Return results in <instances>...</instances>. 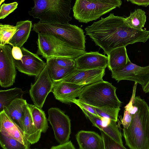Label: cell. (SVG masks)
Masks as SVG:
<instances>
[{
    "label": "cell",
    "mask_w": 149,
    "mask_h": 149,
    "mask_svg": "<svg viewBox=\"0 0 149 149\" xmlns=\"http://www.w3.org/2000/svg\"><path fill=\"white\" fill-rule=\"evenodd\" d=\"M125 18L110 13L86 27V34L107 55L113 49L137 42H146L149 31L138 30L126 24Z\"/></svg>",
    "instance_id": "6da1fadb"
},
{
    "label": "cell",
    "mask_w": 149,
    "mask_h": 149,
    "mask_svg": "<svg viewBox=\"0 0 149 149\" xmlns=\"http://www.w3.org/2000/svg\"><path fill=\"white\" fill-rule=\"evenodd\" d=\"M134 104L138 110L128 128L123 129L125 145L131 149H149V106L139 96L135 97Z\"/></svg>",
    "instance_id": "7a4b0ae2"
},
{
    "label": "cell",
    "mask_w": 149,
    "mask_h": 149,
    "mask_svg": "<svg viewBox=\"0 0 149 149\" xmlns=\"http://www.w3.org/2000/svg\"><path fill=\"white\" fill-rule=\"evenodd\" d=\"M34 6L28 13L40 23L69 24L72 0H33Z\"/></svg>",
    "instance_id": "3957f363"
},
{
    "label": "cell",
    "mask_w": 149,
    "mask_h": 149,
    "mask_svg": "<svg viewBox=\"0 0 149 149\" xmlns=\"http://www.w3.org/2000/svg\"><path fill=\"white\" fill-rule=\"evenodd\" d=\"M116 89L111 83L102 80L84 86L78 98L95 107L120 108L122 102L116 94Z\"/></svg>",
    "instance_id": "277c9868"
},
{
    "label": "cell",
    "mask_w": 149,
    "mask_h": 149,
    "mask_svg": "<svg viewBox=\"0 0 149 149\" xmlns=\"http://www.w3.org/2000/svg\"><path fill=\"white\" fill-rule=\"evenodd\" d=\"M32 27V30L38 34H52L73 48L85 50L84 32L81 28L77 26L69 23L38 22L34 24Z\"/></svg>",
    "instance_id": "5b68a950"
},
{
    "label": "cell",
    "mask_w": 149,
    "mask_h": 149,
    "mask_svg": "<svg viewBox=\"0 0 149 149\" xmlns=\"http://www.w3.org/2000/svg\"><path fill=\"white\" fill-rule=\"evenodd\" d=\"M37 54L47 59L64 57L75 59L86 52L73 48L54 36L48 33H38Z\"/></svg>",
    "instance_id": "8992f818"
},
{
    "label": "cell",
    "mask_w": 149,
    "mask_h": 149,
    "mask_svg": "<svg viewBox=\"0 0 149 149\" xmlns=\"http://www.w3.org/2000/svg\"><path fill=\"white\" fill-rule=\"evenodd\" d=\"M116 7L114 5L95 0H76L72 11L75 19L86 23L100 18Z\"/></svg>",
    "instance_id": "52a82bcc"
},
{
    "label": "cell",
    "mask_w": 149,
    "mask_h": 149,
    "mask_svg": "<svg viewBox=\"0 0 149 149\" xmlns=\"http://www.w3.org/2000/svg\"><path fill=\"white\" fill-rule=\"evenodd\" d=\"M48 120L53 129L55 138L60 144L69 141L71 132V120L64 111L52 107L48 111Z\"/></svg>",
    "instance_id": "ba28073f"
},
{
    "label": "cell",
    "mask_w": 149,
    "mask_h": 149,
    "mask_svg": "<svg viewBox=\"0 0 149 149\" xmlns=\"http://www.w3.org/2000/svg\"><path fill=\"white\" fill-rule=\"evenodd\" d=\"M12 50L9 45H0V85L3 88L12 86L17 75Z\"/></svg>",
    "instance_id": "9c48e42d"
},
{
    "label": "cell",
    "mask_w": 149,
    "mask_h": 149,
    "mask_svg": "<svg viewBox=\"0 0 149 149\" xmlns=\"http://www.w3.org/2000/svg\"><path fill=\"white\" fill-rule=\"evenodd\" d=\"M111 77L118 82L122 80L134 81L144 86L149 80V65L141 67L130 60L124 67L111 71Z\"/></svg>",
    "instance_id": "30bf717a"
},
{
    "label": "cell",
    "mask_w": 149,
    "mask_h": 149,
    "mask_svg": "<svg viewBox=\"0 0 149 149\" xmlns=\"http://www.w3.org/2000/svg\"><path fill=\"white\" fill-rule=\"evenodd\" d=\"M53 83V81L49 76L46 65L36 78L35 82L31 84L29 93L34 105L42 109L47 96L51 91Z\"/></svg>",
    "instance_id": "8fae6325"
},
{
    "label": "cell",
    "mask_w": 149,
    "mask_h": 149,
    "mask_svg": "<svg viewBox=\"0 0 149 149\" xmlns=\"http://www.w3.org/2000/svg\"><path fill=\"white\" fill-rule=\"evenodd\" d=\"M23 56L21 60L15 59L17 69L20 72L36 78L44 69L46 62L37 54L33 53L24 47L21 48Z\"/></svg>",
    "instance_id": "7c38bea8"
},
{
    "label": "cell",
    "mask_w": 149,
    "mask_h": 149,
    "mask_svg": "<svg viewBox=\"0 0 149 149\" xmlns=\"http://www.w3.org/2000/svg\"><path fill=\"white\" fill-rule=\"evenodd\" d=\"M104 68L81 70L75 68L61 81L70 82L84 86L103 80Z\"/></svg>",
    "instance_id": "4fadbf2b"
},
{
    "label": "cell",
    "mask_w": 149,
    "mask_h": 149,
    "mask_svg": "<svg viewBox=\"0 0 149 149\" xmlns=\"http://www.w3.org/2000/svg\"><path fill=\"white\" fill-rule=\"evenodd\" d=\"M83 86L61 80L53 81L51 92L57 100L65 104L72 101L79 96Z\"/></svg>",
    "instance_id": "5bb4252c"
},
{
    "label": "cell",
    "mask_w": 149,
    "mask_h": 149,
    "mask_svg": "<svg viewBox=\"0 0 149 149\" xmlns=\"http://www.w3.org/2000/svg\"><path fill=\"white\" fill-rule=\"evenodd\" d=\"M0 132L5 136L18 140L30 148L28 141L23 131L7 115L4 110L0 112Z\"/></svg>",
    "instance_id": "9a60e30c"
},
{
    "label": "cell",
    "mask_w": 149,
    "mask_h": 149,
    "mask_svg": "<svg viewBox=\"0 0 149 149\" xmlns=\"http://www.w3.org/2000/svg\"><path fill=\"white\" fill-rule=\"evenodd\" d=\"M76 68L81 70L106 69L108 61V56L98 52H86L75 59Z\"/></svg>",
    "instance_id": "2e32d148"
},
{
    "label": "cell",
    "mask_w": 149,
    "mask_h": 149,
    "mask_svg": "<svg viewBox=\"0 0 149 149\" xmlns=\"http://www.w3.org/2000/svg\"><path fill=\"white\" fill-rule=\"evenodd\" d=\"M76 138L80 149H104L101 135L94 132L80 131Z\"/></svg>",
    "instance_id": "e0dca14e"
},
{
    "label": "cell",
    "mask_w": 149,
    "mask_h": 149,
    "mask_svg": "<svg viewBox=\"0 0 149 149\" xmlns=\"http://www.w3.org/2000/svg\"><path fill=\"white\" fill-rule=\"evenodd\" d=\"M17 31L9 40L8 44L12 47L21 48L27 41L32 27V21L29 20L21 21L16 25Z\"/></svg>",
    "instance_id": "ac0fdd59"
},
{
    "label": "cell",
    "mask_w": 149,
    "mask_h": 149,
    "mask_svg": "<svg viewBox=\"0 0 149 149\" xmlns=\"http://www.w3.org/2000/svg\"><path fill=\"white\" fill-rule=\"evenodd\" d=\"M27 107L26 100L23 98H18L15 100L4 110L23 130L22 120Z\"/></svg>",
    "instance_id": "d6986e66"
},
{
    "label": "cell",
    "mask_w": 149,
    "mask_h": 149,
    "mask_svg": "<svg viewBox=\"0 0 149 149\" xmlns=\"http://www.w3.org/2000/svg\"><path fill=\"white\" fill-rule=\"evenodd\" d=\"M107 67L112 71L125 66L130 60L127 53L126 47L114 49L107 55Z\"/></svg>",
    "instance_id": "ffe728a7"
},
{
    "label": "cell",
    "mask_w": 149,
    "mask_h": 149,
    "mask_svg": "<svg viewBox=\"0 0 149 149\" xmlns=\"http://www.w3.org/2000/svg\"><path fill=\"white\" fill-rule=\"evenodd\" d=\"M22 123L23 130L28 141L31 144L37 143L40 138L41 132L36 128L28 105Z\"/></svg>",
    "instance_id": "44dd1931"
},
{
    "label": "cell",
    "mask_w": 149,
    "mask_h": 149,
    "mask_svg": "<svg viewBox=\"0 0 149 149\" xmlns=\"http://www.w3.org/2000/svg\"><path fill=\"white\" fill-rule=\"evenodd\" d=\"M27 105L36 128L41 133H45L49 126L45 112L35 105L27 103Z\"/></svg>",
    "instance_id": "7402d4cb"
},
{
    "label": "cell",
    "mask_w": 149,
    "mask_h": 149,
    "mask_svg": "<svg viewBox=\"0 0 149 149\" xmlns=\"http://www.w3.org/2000/svg\"><path fill=\"white\" fill-rule=\"evenodd\" d=\"M26 91L15 87L9 89L0 91V112L4 110L13 101L18 98H23Z\"/></svg>",
    "instance_id": "603a6c76"
},
{
    "label": "cell",
    "mask_w": 149,
    "mask_h": 149,
    "mask_svg": "<svg viewBox=\"0 0 149 149\" xmlns=\"http://www.w3.org/2000/svg\"><path fill=\"white\" fill-rule=\"evenodd\" d=\"M145 12L141 9H136L125 18L124 22L129 26L138 30H142L146 22Z\"/></svg>",
    "instance_id": "cb8c5ba5"
},
{
    "label": "cell",
    "mask_w": 149,
    "mask_h": 149,
    "mask_svg": "<svg viewBox=\"0 0 149 149\" xmlns=\"http://www.w3.org/2000/svg\"><path fill=\"white\" fill-rule=\"evenodd\" d=\"M48 71L53 81L61 80L69 74L75 68H65L59 66L49 59H46Z\"/></svg>",
    "instance_id": "d4e9b609"
},
{
    "label": "cell",
    "mask_w": 149,
    "mask_h": 149,
    "mask_svg": "<svg viewBox=\"0 0 149 149\" xmlns=\"http://www.w3.org/2000/svg\"><path fill=\"white\" fill-rule=\"evenodd\" d=\"M17 31L16 26L0 24V45L8 44L10 39Z\"/></svg>",
    "instance_id": "484cf974"
},
{
    "label": "cell",
    "mask_w": 149,
    "mask_h": 149,
    "mask_svg": "<svg viewBox=\"0 0 149 149\" xmlns=\"http://www.w3.org/2000/svg\"><path fill=\"white\" fill-rule=\"evenodd\" d=\"M0 144L4 149H27L22 143L14 139L8 137L0 132Z\"/></svg>",
    "instance_id": "4316f807"
},
{
    "label": "cell",
    "mask_w": 149,
    "mask_h": 149,
    "mask_svg": "<svg viewBox=\"0 0 149 149\" xmlns=\"http://www.w3.org/2000/svg\"><path fill=\"white\" fill-rule=\"evenodd\" d=\"M98 115L117 122L120 108L96 107L93 106Z\"/></svg>",
    "instance_id": "83f0119b"
},
{
    "label": "cell",
    "mask_w": 149,
    "mask_h": 149,
    "mask_svg": "<svg viewBox=\"0 0 149 149\" xmlns=\"http://www.w3.org/2000/svg\"><path fill=\"white\" fill-rule=\"evenodd\" d=\"M104 143V149H125L122 146L102 130H100Z\"/></svg>",
    "instance_id": "f1b7e54d"
},
{
    "label": "cell",
    "mask_w": 149,
    "mask_h": 149,
    "mask_svg": "<svg viewBox=\"0 0 149 149\" xmlns=\"http://www.w3.org/2000/svg\"><path fill=\"white\" fill-rule=\"evenodd\" d=\"M48 59L59 66L63 68H70L76 67L75 59L72 58L64 57H57L49 58Z\"/></svg>",
    "instance_id": "f546056e"
},
{
    "label": "cell",
    "mask_w": 149,
    "mask_h": 149,
    "mask_svg": "<svg viewBox=\"0 0 149 149\" xmlns=\"http://www.w3.org/2000/svg\"><path fill=\"white\" fill-rule=\"evenodd\" d=\"M18 4L16 2L8 4L4 3L2 4L0 6V19H4L13 12L17 8Z\"/></svg>",
    "instance_id": "4dcf8cb0"
},
{
    "label": "cell",
    "mask_w": 149,
    "mask_h": 149,
    "mask_svg": "<svg viewBox=\"0 0 149 149\" xmlns=\"http://www.w3.org/2000/svg\"><path fill=\"white\" fill-rule=\"evenodd\" d=\"M138 83L135 82L133 88L132 95L128 103L125 107V110L128 111L130 113L134 115L138 110V107L134 104V99L135 97L136 87Z\"/></svg>",
    "instance_id": "1f68e13d"
},
{
    "label": "cell",
    "mask_w": 149,
    "mask_h": 149,
    "mask_svg": "<svg viewBox=\"0 0 149 149\" xmlns=\"http://www.w3.org/2000/svg\"><path fill=\"white\" fill-rule=\"evenodd\" d=\"M72 102L76 104L80 108H82L85 109L100 118H102L98 115L92 106L86 103L81 101L79 98L78 99L76 98L74 99L72 101Z\"/></svg>",
    "instance_id": "d6a6232c"
},
{
    "label": "cell",
    "mask_w": 149,
    "mask_h": 149,
    "mask_svg": "<svg viewBox=\"0 0 149 149\" xmlns=\"http://www.w3.org/2000/svg\"><path fill=\"white\" fill-rule=\"evenodd\" d=\"M133 115L130 113L128 111L125 110L123 118L121 120V124L123 128L127 129L129 127L132 119Z\"/></svg>",
    "instance_id": "836d02e7"
},
{
    "label": "cell",
    "mask_w": 149,
    "mask_h": 149,
    "mask_svg": "<svg viewBox=\"0 0 149 149\" xmlns=\"http://www.w3.org/2000/svg\"><path fill=\"white\" fill-rule=\"evenodd\" d=\"M51 149H75V148L70 141L60 144L56 146H52Z\"/></svg>",
    "instance_id": "e575fe53"
},
{
    "label": "cell",
    "mask_w": 149,
    "mask_h": 149,
    "mask_svg": "<svg viewBox=\"0 0 149 149\" xmlns=\"http://www.w3.org/2000/svg\"><path fill=\"white\" fill-rule=\"evenodd\" d=\"M12 53L15 59L21 60L23 54L21 49L17 46H13L12 48Z\"/></svg>",
    "instance_id": "d590c367"
},
{
    "label": "cell",
    "mask_w": 149,
    "mask_h": 149,
    "mask_svg": "<svg viewBox=\"0 0 149 149\" xmlns=\"http://www.w3.org/2000/svg\"><path fill=\"white\" fill-rule=\"evenodd\" d=\"M131 3L138 6L147 7L149 5V0H127Z\"/></svg>",
    "instance_id": "8d00e7d4"
},
{
    "label": "cell",
    "mask_w": 149,
    "mask_h": 149,
    "mask_svg": "<svg viewBox=\"0 0 149 149\" xmlns=\"http://www.w3.org/2000/svg\"><path fill=\"white\" fill-rule=\"evenodd\" d=\"M101 2L110 3L116 6L117 7L120 8L122 4L121 0H95Z\"/></svg>",
    "instance_id": "74e56055"
},
{
    "label": "cell",
    "mask_w": 149,
    "mask_h": 149,
    "mask_svg": "<svg viewBox=\"0 0 149 149\" xmlns=\"http://www.w3.org/2000/svg\"><path fill=\"white\" fill-rule=\"evenodd\" d=\"M143 91L145 93H149V80L146 85L142 87Z\"/></svg>",
    "instance_id": "f35d334b"
},
{
    "label": "cell",
    "mask_w": 149,
    "mask_h": 149,
    "mask_svg": "<svg viewBox=\"0 0 149 149\" xmlns=\"http://www.w3.org/2000/svg\"><path fill=\"white\" fill-rule=\"evenodd\" d=\"M5 0H0V5L1 6L2 3Z\"/></svg>",
    "instance_id": "ab89813d"
}]
</instances>
